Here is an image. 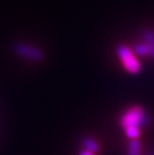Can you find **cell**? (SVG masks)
Instances as JSON below:
<instances>
[{
	"label": "cell",
	"mask_w": 154,
	"mask_h": 155,
	"mask_svg": "<svg viewBox=\"0 0 154 155\" xmlns=\"http://www.w3.org/2000/svg\"><path fill=\"white\" fill-rule=\"evenodd\" d=\"M117 56L122 64L123 68L130 74H138L142 66L137 58L136 54L131 48L126 45H119L116 50Z\"/></svg>",
	"instance_id": "6da1fadb"
},
{
	"label": "cell",
	"mask_w": 154,
	"mask_h": 155,
	"mask_svg": "<svg viewBox=\"0 0 154 155\" xmlns=\"http://www.w3.org/2000/svg\"><path fill=\"white\" fill-rule=\"evenodd\" d=\"M145 112L143 108L138 105L129 107L123 112L119 119V123L124 129L128 127H140L141 125L145 124Z\"/></svg>",
	"instance_id": "7a4b0ae2"
},
{
	"label": "cell",
	"mask_w": 154,
	"mask_h": 155,
	"mask_svg": "<svg viewBox=\"0 0 154 155\" xmlns=\"http://www.w3.org/2000/svg\"><path fill=\"white\" fill-rule=\"evenodd\" d=\"M82 145L84 147L85 150H88L90 152H98L99 150V145L98 143L95 141L92 138H89V137H85L82 139Z\"/></svg>",
	"instance_id": "3957f363"
},
{
	"label": "cell",
	"mask_w": 154,
	"mask_h": 155,
	"mask_svg": "<svg viewBox=\"0 0 154 155\" xmlns=\"http://www.w3.org/2000/svg\"><path fill=\"white\" fill-rule=\"evenodd\" d=\"M128 155H141V144L137 139L131 140L129 143Z\"/></svg>",
	"instance_id": "277c9868"
},
{
	"label": "cell",
	"mask_w": 154,
	"mask_h": 155,
	"mask_svg": "<svg viewBox=\"0 0 154 155\" xmlns=\"http://www.w3.org/2000/svg\"><path fill=\"white\" fill-rule=\"evenodd\" d=\"M125 134L126 136L130 138L131 140L133 139H137L138 136L140 135V129L139 127H128V128H125Z\"/></svg>",
	"instance_id": "5b68a950"
},
{
	"label": "cell",
	"mask_w": 154,
	"mask_h": 155,
	"mask_svg": "<svg viewBox=\"0 0 154 155\" xmlns=\"http://www.w3.org/2000/svg\"><path fill=\"white\" fill-rule=\"evenodd\" d=\"M143 42L148 44L154 50V32L152 31H145L143 33Z\"/></svg>",
	"instance_id": "8992f818"
},
{
	"label": "cell",
	"mask_w": 154,
	"mask_h": 155,
	"mask_svg": "<svg viewBox=\"0 0 154 155\" xmlns=\"http://www.w3.org/2000/svg\"><path fill=\"white\" fill-rule=\"evenodd\" d=\"M79 155H94V153L93 152H90V151H88V150H82L80 152V154Z\"/></svg>",
	"instance_id": "52a82bcc"
}]
</instances>
